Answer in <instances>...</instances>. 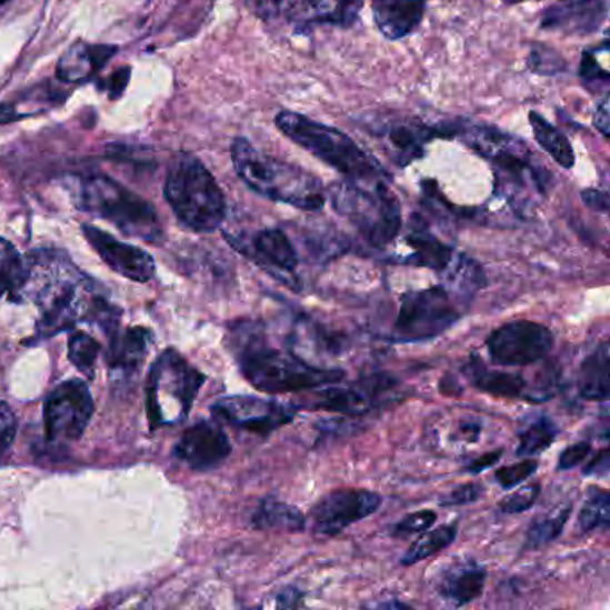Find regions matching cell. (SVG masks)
I'll use <instances>...</instances> for the list:
<instances>
[{
  "mask_svg": "<svg viewBox=\"0 0 610 610\" xmlns=\"http://www.w3.org/2000/svg\"><path fill=\"white\" fill-rule=\"evenodd\" d=\"M22 284L14 299L40 308L38 337L74 328L78 322H97L108 333L119 328V310L97 290L96 283L63 251L34 249L23 258Z\"/></svg>",
  "mask_w": 610,
  "mask_h": 610,
  "instance_id": "1",
  "label": "cell"
},
{
  "mask_svg": "<svg viewBox=\"0 0 610 610\" xmlns=\"http://www.w3.org/2000/svg\"><path fill=\"white\" fill-rule=\"evenodd\" d=\"M610 523V494L606 489L592 487L589 489L588 500L583 503L579 516V527L583 533L592 532L598 528H607Z\"/></svg>",
  "mask_w": 610,
  "mask_h": 610,
  "instance_id": "33",
  "label": "cell"
},
{
  "mask_svg": "<svg viewBox=\"0 0 610 610\" xmlns=\"http://www.w3.org/2000/svg\"><path fill=\"white\" fill-rule=\"evenodd\" d=\"M580 78L586 81L588 87H607L609 84V70L606 64L600 63L598 49L583 52L582 63H580Z\"/></svg>",
  "mask_w": 610,
  "mask_h": 610,
  "instance_id": "40",
  "label": "cell"
},
{
  "mask_svg": "<svg viewBox=\"0 0 610 610\" xmlns=\"http://www.w3.org/2000/svg\"><path fill=\"white\" fill-rule=\"evenodd\" d=\"M553 333L539 322L512 321L496 328L486 346L496 366L523 368L548 357L553 348Z\"/></svg>",
  "mask_w": 610,
  "mask_h": 610,
  "instance_id": "11",
  "label": "cell"
},
{
  "mask_svg": "<svg viewBox=\"0 0 610 610\" xmlns=\"http://www.w3.org/2000/svg\"><path fill=\"white\" fill-rule=\"evenodd\" d=\"M81 230L93 251L102 258V262L126 280L148 283L157 274L154 260L143 249L134 248L131 243L120 242L96 226L83 224Z\"/></svg>",
  "mask_w": 610,
  "mask_h": 610,
  "instance_id": "15",
  "label": "cell"
},
{
  "mask_svg": "<svg viewBox=\"0 0 610 610\" xmlns=\"http://www.w3.org/2000/svg\"><path fill=\"white\" fill-rule=\"evenodd\" d=\"M450 280L454 284V289L462 292V296H473L486 283V274H483L482 267L473 262L471 258L459 257V260L451 267Z\"/></svg>",
  "mask_w": 610,
  "mask_h": 610,
  "instance_id": "35",
  "label": "cell"
},
{
  "mask_svg": "<svg viewBox=\"0 0 610 610\" xmlns=\"http://www.w3.org/2000/svg\"><path fill=\"white\" fill-rule=\"evenodd\" d=\"M166 199L179 222L198 233H211L224 222L226 199L221 187L202 161L189 152H181L170 161Z\"/></svg>",
  "mask_w": 610,
  "mask_h": 610,
  "instance_id": "5",
  "label": "cell"
},
{
  "mask_svg": "<svg viewBox=\"0 0 610 610\" xmlns=\"http://www.w3.org/2000/svg\"><path fill=\"white\" fill-rule=\"evenodd\" d=\"M226 237L237 251L263 269H269V271L276 269V271L290 274L298 267L299 260L294 246L290 242L287 233L278 228L258 231L251 237H243V234L242 237L226 234Z\"/></svg>",
  "mask_w": 610,
  "mask_h": 610,
  "instance_id": "17",
  "label": "cell"
},
{
  "mask_svg": "<svg viewBox=\"0 0 610 610\" xmlns=\"http://www.w3.org/2000/svg\"><path fill=\"white\" fill-rule=\"evenodd\" d=\"M569 516H571V506H564L560 507L556 514L533 521L527 533L524 550H537V548L547 547L550 542L556 541L564 530Z\"/></svg>",
  "mask_w": 610,
  "mask_h": 610,
  "instance_id": "32",
  "label": "cell"
},
{
  "mask_svg": "<svg viewBox=\"0 0 610 610\" xmlns=\"http://www.w3.org/2000/svg\"><path fill=\"white\" fill-rule=\"evenodd\" d=\"M313 407L319 410H330V412L348 413V416H362L374 407L368 392L362 387L357 386L331 387L319 390L313 401Z\"/></svg>",
  "mask_w": 610,
  "mask_h": 610,
  "instance_id": "25",
  "label": "cell"
},
{
  "mask_svg": "<svg viewBox=\"0 0 610 610\" xmlns=\"http://www.w3.org/2000/svg\"><path fill=\"white\" fill-rule=\"evenodd\" d=\"M234 357L242 377L263 394H292L344 380L340 369L317 368L296 353L271 346L253 322H242L231 333Z\"/></svg>",
  "mask_w": 610,
  "mask_h": 610,
  "instance_id": "2",
  "label": "cell"
},
{
  "mask_svg": "<svg viewBox=\"0 0 610 610\" xmlns=\"http://www.w3.org/2000/svg\"><path fill=\"white\" fill-rule=\"evenodd\" d=\"M249 10L266 22H289L299 32L313 26L351 28L362 11L363 0H246Z\"/></svg>",
  "mask_w": 610,
  "mask_h": 610,
  "instance_id": "10",
  "label": "cell"
},
{
  "mask_svg": "<svg viewBox=\"0 0 610 610\" xmlns=\"http://www.w3.org/2000/svg\"><path fill=\"white\" fill-rule=\"evenodd\" d=\"M483 492H486V489H483L480 483H463V486L457 487V489H454V491H451L450 494L446 496V498H442V500L439 501V506H471V503H474V501H478L480 500V498H482Z\"/></svg>",
  "mask_w": 610,
  "mask_h": 610,
  "instance_id": "41",
  "label": "cell"
},
{
  "mask_svg": "<svg viewBox=\"0 0 610 610\" xmlns=\"http://www.w3.org/2000/svg\"><path fill=\"white\" fill-rule=\"evenodd\" d=\"M407 243L413 251L404 260L410 266L427 267V269H433V271H446L453 263V248L437 239L427 226L413 224L412 231L407 237Z\"/></svg>",
  "mask_w": 610,
  "mask_h": 610,
  "instance_id": "22",
  "label": "cell"
},
{
  "mask_svg": "<svg viewBox=\"0 0 610 610\" xmlns=\"http://www.w3.org/2000/svg\"><path fill=\"white\" fill-rule=\"evenodd\" d=\"M609 342H601L580 366L579 392L583 400H609Z\"/></svg>",
  "mask_w": 610,
  "mask_h": 610,
  "instance_id": "23",
  "label": "cell"
},
{
  "mask_svg": "<svg viewBox=\"0 0 610 610\" xmlns=\"http://www.w3.org/2000/svg\"><path fill=\"white\" fill-rule=\"evenodd\" d=\"M530 126L537 143L559 163L562 169H571L574 166V151L568 137L562 131L550 124L541 113L530 111Z\"/></svg>",
  "mask_w": 610,
  "mask_h": 610,
  "instance_id": "27",
  "label": "cell"
},
{
  "mask_svg": "<svg viewBox=\"0 0 610 610\" xmlns=\"http://www.w3.org/2000/svg\"><path fill=\"white\" fill-rule=\"evenodd\" d=\"M110 336L108 363H110L111 372L117 374L119 380L133 377L134 372L142 368L143 360L148 357L149 348L152 344L151 330L137 327L119 331L117 328Z\"/></svg>",
  "mask_w": 610,
  "mask_h": 610,
  "instance_id": "20",
  "label": "cell"
},
{
  "mask_svg": "<svg viewBox=\"0 0 610 610\" xmlns=\"http://www.w3.org/2000/svg\"><path fill=\"white\" fill-rule=\"evenodd\" d=\"M486 569L480 566H462L446 574L441 583L442 597L454 607H463L482 597L486 588Z\"/></svg>",
  "mask_w": 610,
  "mask_h": 610,
  "instance_id": "24",
  "label": "cell"
},
{
  "mask_svg": "<svg viewBox=\"0 0 610 610\" xmlns=\"http://www.w3.org/2000/svg\"><path fill=\"white\" fill-rule=\"evenodd\" d=\"M93 400L84 381L69 380L47 398L43 407L46 433L54 444L79 441L90 424Z\"/></svg>",
  "mask_w": 610,
  "mask_h": 610,
  "instance_id": "12",
  "label": "cell"
},
{
  "mask_svg": "<svg viewBox=\"0 0 610 610\" xmlns=\"http://www.w3.org/2000/svg\"><path fill=\"white\" fill-rule=\"evenodd\" d=\"M503 457V450L489 451V453L478 457L473 462L468 466V473L478 474L486 471V469L494 468L496 463L500 462Z\"/></svg>",
  "mask_w": 610,
  "mask_h": 610,
  "instance_id": "47",
  "label": "cell"
},
{
  "mask_svg": "<svg viewBox=\"0 0 610 610\" xmlns=\"http://www.w3.org/2000/svg\"><path fill=\"white\" fill-rule=\"evenodd\" d=\"M539 494H541V483H528L501 501L500 510L503 514H521L524 510L536 506Z\"/></svg>",
  "mask_w": 610,
  "mask_h": 610,
  "instance_id": "38",
  "label": "cell"
},
{
  "mask_svg": "<svg viewBox=\"0 0 610 610\" xmlns=\"http://www.w3.org/2000/svg\"><path fill=\"white\" fill-rule=\"evenodd\" d=\"M582 199L592 210L600 211V213H607V211H609V193H607L606 190H583Z\"/></svg>",
  "mask_w": 610,
  "mask_h": 610,
  "instance_id": "45",
  "label": "cell"
},
{
  "mask_svg": "<svg viewBox=\"0 0 610 610\" xmlns=\"http://www.w3.org/2000/svg\"><path fill=\"white\" fill-rule=\"evenodd\" d=\"M482 427L478 422H463L460 424V439L468 442H477Z\"/></svg>",
  "mask_w": 610,
  "mask_h": 610,
  "instance_id": "50",
  "label": "cell"
},
{
  "mask_svg": "<svg viewBox=\"0 0 610 610\" xmlns=\"http://www.w3.org/2000/svg\"><path fill=\"white\" fill-rule=\"evenodd\" d=\"M557 436H559V428L556 422L541 416L519 437L518 457H532L547 451L556 442Z\"/></svg>",
  "mask_w": 610,
  "mask_h": 610,
  "instance_id": "31",
  "label": "cell"
},
{
  "mask_svg": "<svg viewBox=\"0 0 610 610\" xmlns=\"http://www.w3.org/2000/svg\"><path fill=\"white\" fill-rule=\"evenodd\" d=\"M76 207L117 226L122 233L146 242H160V219L146 199L104 174L76 179Z\"/></svg>",
  "mask_w": 610,
  "mask_h": 610,
  "instance_id": "6",
  "label": "cell"
},
{
  "mask_svg": "<svg viewBox=\"0 0 610 610\" xmlns=\"http://www.w3.org/2000/svg\"><path fill=\"white\" fill-rule=\"evenodd\" d=\"M591 453V444L589 442H577V444L566 448L559 457V471H568L582 463V460L588 459Z\"/></svg>",
  "mask_w": 610,
  "mask_h": 610,
  "instance_id": "43",
  "label": "cell"
},
{
  "mask_svg": "<svg viewBox=\"0 0 610 610\" xmlns=\"http://www.w3.org/2000/svg\"><path fill=\"white\" fill-rule=\"evenodd\" d=\"M204 380V374L178 351H163L149 374L148 410L152 428L172 427L187 419Z\"/></svg>",
  "mask_w": 610,
  "mask_h": 610,
  "instance_id": "8",
  "label": "cell"
},
{
  "mask_svg": "<svg viewBox=\"0 0 610 610\" xmlns=\"http://www.w3.org/2000/svg\"><path fill=\"white\" fill-rule=\"evenodd\" d=\"M609 0H571L542 14V29L566 34H591L606 23Z\"/></svg>",
  "mask_w": 610,
  "mask_h": 610,
  "instance_id": "18",
  "label": "cell"
},
{
  "mask_svg": "<svg viewBox=\"0 0 610 610\" xmlns=\"http://www.w3.org/2000/svg\"><path fill=\"white\" fill-rule=\"evenodd\" d=\"M17 428L19 427H17L13 410L0 401V454L6 453V450L13 444Z\"/></svg>",
  "mask_w": 610,
  "mask_h": 610,
  "instance_id": "42",
  "label": "cell"
},
{
  "mask_svg": "<svg viewBox=\"0 0 610 610\" xmlns=\"http://www.w3.org/2000/svg\"><path fill=\"white\" fill-rule=\"evenodd\" d=\"M99 353H101V344H99L93 337L88 336L84 331H74V333H70V362L74 363L76 368L83 372L84 377L93 378Z\"/></svg>",
  "mask_w": 610,
  "mask_h": 610,
  "instance_id": "34",
  "label": "cell"
},
{
  "mask_svg": "<svg viewBox=\"0 0 610 610\" xmlns=\"http://www.w3.org/2000/svg\"><path fill=\"white\" fill-rule=\"evenodd\" d=\"M378 492L366 489H339L317 501L310 512L313 532L322 537L339 536L349 524L358 523L380 509Z\"/></svg>",
  "mask_w": 610,
  "mask_h": 610,
  "instance_id": "14",
  "label": "cell"
},
{
  "mask_svg": "<svg viewBox=\"0 0 610 610\" xmlns=\"http://www.w3.org/2000/svg\"><path fill=\"white\" fill-rule=\"evenodd\" d=\"M462 308L446 287L413 290L401 298L392 328L396 342H422L442 336L460 321Z\"/></svg>",
  "mask_w": 610,
  "mask_h": 610,
  "instance_id": "9",
  "label": "cell"
},
{
  "mask_svg": "<svg viewBox=\"0 0 610 610\" xmlns=\"http://www.w3.org/2000/svg\"><path fill=\"white\" fill-rule=\"evenodd\" d=\"M537 468H539L537 460H521V462L512 463V466H507V468L498 469L494 478L503 489L509 491L512 487L527 482L528 478L533 477Z\"/></svg>",
  "mask_w": 610,
  "mask_h": 610,
  "instance_id": "39",
  "label": "cell"
},
{
  "mask_svg": "<svg viewBox=\"0 0 610 610\" xmlns=\"http://www.w3.org/2000/svg\"><path fill=\"white\" fill-rule=\"evenodd\" d=\"M507 4H519V2H537V0H503Z\"/></svg>",
  "mask_w": 610,
  "mask_h": 610,
  "instance_id": "52",
  "label": "cell"
},
{
  "mask_svg": "<svg viewBox=\"0 0 610 610\" xmlns=\"http://www.w3.org/2000/svg\"><path fill=\"white\" fill-rule=\"evenodd\" d=\"M217 421L257 436H271L278 428L287 427L296 416L292 404L267 400L258 396H230L211 407Z\"/></svg>",
  "mask_w": 610,
  "mask_h": 610,
  "instance_id": "13",
  "label": "cell"
},
{
  "mask_svg": "<svg viewBox=\"0 0 610 610\" xmlns=\"http://www.w3.org/2000/svg\"><path fill=\"white\" fill-rule=\"evenodd\" d=\"M23 272V258L10 240L0 237V299L19 292Z\"/></svg>",
  "mask_w": 610,
  "mask_h": 610,
  "instance_id": "30",
  "label": "cell"
},
{
  "mask_svg": "<svg viewBox=\"0 0 610 610\" xmlns=\"http://www.w3.org/2000/svg\"><path fill=\"white\" fill-rule=\"evenodd\" d=\"M457 533H459V524L457 523L446 524V527L437 528L432 532H422L418 541L413 542L412 547L404 553L401 564L413 566L421 562V560L430 559L439 551L453 544Z\"/></svg>",
  "mask_w": 610,
  "mask_h": 610,
  "instance_id": "29",
  "label": "cell"
},
{
  "mask_svg": "<svg viewBox=\"0 0 610 610\" xmlns=\"http://www.w3.org/2000/svg\"><path fill=\"white\" fill-rule=\"evenodd\" d=\"M251 523L260 530L301 532L307 527V518L298 507L289 506L274 498H266L251 518Z\"/></svg>",
  "mask_w": 610,
  "mask_h": 610,
  "instance_id": "26",
  "label": "cell"
},
{
  "mask_svg": "<svg viewBox=\"0 0 610 610\" xmlns=\"http://www.w3.org/2000/svg\"><path fill=\"white\" fill-rule=\"evenodd\" d=\"M437 514L433 510H419L413 514L404 516L401 521L392 527L390 533L398 537V539H404V537L418 536V533L427 532L436 524Z\"/></svg>",
  "mask_w": 610,
  "mask_h": 610,
  "instance_id": "37",
  "label": "cell"
},
{
  "mask_svg": "<svg viewBox=\"0 0 610 610\" xmlns=\"http://www.w3.org/2000/svg\"><path fill=\"white\" fill-rule=\"evenodd\" d=\"M231 161L243 183L269 201L304 211H319L327 202V192L319 178L301 167L258 151L246 138H234Z\"/></svg>",
  "mask_w": 610,
  "mask_h": 610,
  "instance_id": "3",
  "label": "cell"
},
{
  "mask_svg": "<svg viewBox=\"0 0 610 610\" xmlns=\"http://www.w3.org/2000/svg\"><path fill=\"white\" fill-rule=\"evenodd\" d=\"M528 69L536 74L556 76L564 72L568 64L556 49L539 43V46H533L532 52L528 56Z\"/></svg>",
  "mask_w": 610,
  "mask_h": 610,
  "instance_id": "36",
  "label": "cell"
},
{
  "mask_svg": "<svg viewBox=\"0 0 610 610\" xmlns=\"http://www.w3.org/2000/svg\"><path fill=\"white\" fill-rule=\"evenodd\" d=\"M610 111H609V96H603L600 104L597 106V111H594V126H597L598 131H600L603 137L609 138L610 131Z\"/></svg>",
  "mask_w": 610,
  "mask_h": 610,
  "instance_id": "48",
  "label": "cell"
},
{
  "mask_svg": "<svg viewBox=\"0 0 610 610\" xmlns=\"http://www.w3.org/2000/svg\"><path fill=\"white\" fill-rule=\"evenodd\" d=\"M278 606L281 609H298V607L304 606V592L299 591L296 588H287L280 592L278 597Z\"/></svg>",
  "mask_w": 610,
  "mask_h": 610,
  "instance_id": "49",
  "label": "cell"
},
{
  "mask_svg": "<svg viewBox=\"0 0 610 610\" xmlns=\"http://www.w3.org/2000/svg\"><path fill=\"white\" fill-rule=\"evenodd\" d=\"M274 124L296 146L339 170L340 174H344L351 181H390L389 174L378 163L377 158L363 151L353 138H349L339 129L289 110L280 111L276 116Z\"/></svg>",
  "mask_w": 610,
  "mask_h": 610,
  "instance_id": "4",
  "label": "cell"
},
{
  "mask_svg": "<svg viewBox=\"0 0 610 610\" xmlns=\"http://www.w3.org/2000/svg\"><path fill=\"white\" fill-rule=\"evenodd\" d=\"M374 607H377V609H409V606H407V603H401V601H398V600H394V601H389V603H386V601H383V603H374Z\"/></svg>",
  "mask_w": 610,
  "mask_h": 610,
  "instance_id": "51",
  "label": "cell"
},
{
  "mask_svg": "<svg viewBox=\"0 0 610 610\" xmlns=\"http://www.w3.org/2000/svg\"><path fill=\"white\" fill-rule=\"evenodd\" d=\"M6 2H8V0H0V4H6Z\"/></svg>",
  "mask_w": 610,
  "mask_h": 610,
  "instance_id": "53",
  "label": "cell"
},
{
  "mask_svg": "<svg viewBox=\"0 0 610 610\" xmlns=\"http://www.w3.org/2000/svg\"><path fill=\"white\" fill-rule=\"evenodd\" d=\"M372 17L387 40H401L421 26L427 0H372Z\"/></svg>",
  "mask_w": 610,
  "mask_h": 610,
  "instance_id": "19",
  "label": "cell"
},
{
  "mask_svg": "<svg viewBox=\"0 0 610 610\" xmlns=\"http://www.w3.org/2000/svg\"><path fill=\"white\" fill-rule=\"evenodd\" d=\"M117 54V47L76 43L58 61L56 74L63 83L81 84L92 79Z\"/></svg>",
  "mask_w": 610,
  "mask_h": 610,
  "instance_id": "21",
  "label": "cell"
},
{
  "mask_svg": "<svg viewBox=\"0 0 610 610\" xmlns=\"http://www.w3.org/2000/svg\"><path fill=\"white\" fill-rule=\"evenodd\" d=\"M469 374L478 390L498 398H519L527 389V380L523 377L514 372L489 371L480 362H474V366L469 368Z\"/></svg>",
  "mask_w": 610,
  "mask_h": 610,
  "instance_id": "28",
  "label": "cell"
},
{
  "mask_svg": "<svg viewBox=\"0 0 610 610\" xmlns=\"http://www.w3.org/2000/svg\"><path fill=\"white\" fill-rule=\"evenodd\" d=\"M389 181H339L328 190L337 213L346 217L372 248H386L400 234L401 204Z\"/></svg>",
  "mask_w": 610,
  "mask_h": 610,
  "instance_id": "7",
  "label": "cell"
},
{
  "mask_svg": "<svg viewBox=\"0 0 610 610\" xmlns=\"http://www.w3.org/2000/svg\"><path fill=\"white\" fill-rule=\"evenodd\" d=\"M609 468L610 453L607 448H603V450L588 463V468L583 469V474H588V477H607Z\"/></svg>",
  "mask_w": 610,
  "mask_h": 610,
  "instance_id": "46",
  "label": "cell"
},
{
  "mask_svg": "<svg viewBox=\"0 0 610 610\" xmlns=\"http://www.w3.org/2000/svg\"><path fill=\"white\" fill-rule=\"evenodd\" d=\"M174 454L193 471H210L231 454V442L219 422L199 421L181 436Z\"/></svg>",
  "mask_w": 610,
  "mask_h": 610,
  "instance_id": "16",
  "label": "cell"
},
{
  "mask_svg": "<svg viewBox=\"0 0 610 610\" xmlns=\"http://www.w3.org/2000/svg\"><path fill=\"white\" fill-rule=\"evenodd\" d=\"M129 78H131V69L129 67H122L110 76V79L104 83L106 92L110 93V99H119L124 93L126 87H128Z\"/></svg>",
  "mask_w": 610,
  "mask_h": 610,
  "instance_id": "44",
  "label": "cell"
}]
</instances>
